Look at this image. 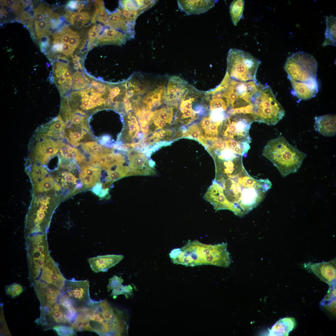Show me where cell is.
<instances>
[{
    "mask_svg": "<svg viewBox=\"0 0 336 336\" xmlns=\"http://www.w3.org/2000/svg\"><path fill=\"white\" fill-rule=\"evenodd\" d=\"M242 156L223 160L214 180L221 185L228 210L242 217L258 206L272 184L268 179L258 180L248 173Z\"/></svg>",
    "mask_w": 336,
    "mask_h": 336,
    "instance_id": "1",
    "label": "cell"
},
{
    "mask_svg": "<svg viewBox=\"0 0 336 336\" xmlns=\"http://www.w3.org/2000/svg\"><path fill=\"white\" fill-rule=\"evenodd\" d=\"M77 310L76 317L71 324L77 332L90 331L100 336H119L124 330L122 312L105 300L91 299L87 305Z\"/></svg>",
    "mask_w": 336,
    "mask_h": 336,
    "instance_id": "2",
    "label": "cell"
},
{
    "mask_svg": "<svg viewBox=\"0 0 336 336\" xmlns=\"http://www.w3.org/2000/svg\"><path fill=\"white\" fill-rule=\"evenodd\" d=\"M227 243L215 245L203 244L197 240L189 241L181 248L172 250L169 254L175 264L194 266L211 265L229 266L231 260Z\"/></svg>",
    "mask_w": 336,
    "mask_h": 336,
    "instance_id": "3",
    "label": "cell"
},
{
    "mask_svg": "<svg viewBox=\"0 0 336 336\" xmlns=\"http://www.w3.org/2000/svg\"><path fill=\"white\" fill-rule=\"evenodd\" d=\"M111 84L91 78L90 85L85 88L71 92L67 97L70 107L88 115L102 109L111 108L110 93Z\"/></svg>",
    "mask_w": 336,
    "mask_h": 336,
    "instance_id": "4",
    "label": "cell"
},
{
    "mask_svg": "<svg viewBox=\"0 0 336 336\" xmlns=\"http://www.w3.org/2000/svg\"><path fill=\"white\" fill-rule=\"evenodd\" d=\"M263 155L273 163L283 177L296 172L307 155L282 136L270 140L264 148Z\"/></svg>",
    "mask_w": 336,
    "mask_h": 336,
    "instance_id": "5",
    "label": "cell"
},
{
    "mask_svg": "<svg viewBox=\"0 0 336 336\" xmlns=\"http://www.w3.org/2000/svg\"><path fill=\"white\" fill-rule=\"evenodd\" d=\"M51 191L33 194L26 215L24 233L25 238L33 234L47 233L54 209L56 193Z\"/></svg>",
    "mask_w": 336,
    "mask_h": 336,
    "instance_id": "6",
    "label": "cell"
},
{
    "mask_svg": "<svg viewBox=\"0 0 336 336\" xmlns=\"http://www.w3.org/2000/svg\"><path fill=\"white\" fill-rule=\"evenodd\" d=\"M251 104L254 121L274 125L285 114V110L277 100L271 87L267 85L260 84L252 96Z\"/></svg>",
    "mask_w": 336,
    "mask_h": 336,
    "instance_id": "7",
    "label": "cell"
},
{
    "mask_svg": "<svg viewBox=\"0 0 336 336\" xmlns=\"http://www.w3.org/2000/svg\"><path fill=\"white\" fill-rule=\"evenodd\" d=\"M260 64L259 59L248 52L231 49L227 55L226 72L231 79L238 82L257 80L256 74Z\"/></svg>",
    "mask_w": 336,
    "mask_h": 336,
    "instance_id": "8",
    "label": "cell"
},
{
    "mask_svg": "<svg viewBox=\"0 0 336 336\" xmlns=\"http://www.w3.org/2000/svg\"><path fill=\"white\" fill-rule=\"evenodd\" d=\"M25 239L29 278L31 283L39 277L42 268L51 256L47 233L33 234Z\"/></svg>",
    "mask_w": 336,
    "mask_h": 336,
    "instance_id": "9",
    "label": "cell"
},
{
    "mask_svg": "<svg viewBox=\"0 0 336 336\" xmlns=\"http://www.w3.org/2000/svg\"><path fill=\"white\" fill-rule=\"evenodd\" d=\"M317 68V63L314 57L300 51L288 56L284 66L288 79L300 82L316 80Z\"/></svg>",
    "mask_w": 336,
    "mask_h": 336,
    "instance_id": "10",
    "label": "cell"
},
{
    "mask_svg": "<svg viewBox=\"0 0 336 336\" xmlns=\"http://www.w3.org/2000/svg\"><path fill=\"white\" fill-rule=\"evenodd\" d=\"M62 142L35 132L29 143L26 164L46 167L51 159L58 154Z\"/></svg>",
    "mask_w": 336,
    "mask_h": 336,
    "instance_id": "11",
    "label": "cell"
},
{
    "mask_svg": "<svg viewBox=\"0 0 336 336\" xmlns=\"http://www.w3.org/2000/svg\"><path fill=\"white\" fill-rule=\"evenodd\" d=\"M40 316L35 322L46 330L57 325L71 326L77 314L75 308L67 307L58 302L51 306L40 307Z\"/></svg>",
    "mask_w": 336,
    "mask_h": 336,
    "instance_id": "12",
    "label": "cell"
},
{
    "mask_svg": "<svg viewBox=\"0 0 336 336\" xmlns=\"http://www.w3.org/2000/svg\"><path fill=\"white\" fill-rule=\"evenodd\" d=\"M66 280L51 256L42 268L39 277L31 284L34 290L52 287L62 290Z\"/></svg>",
    "mask_w": 336,
    "mask_h": 336,
    "instance_id": "13",
    "label": "cell"
},
{
    "mask_svg": "<svg viewBox=\"0 0 336 336\" xmlns=\"http://www.w3.org/2000/svg\"><path fill=\"white\" fill-rule=\"evenodd\" d=\"M88 280H66L62 293L66 296L77 309L87 305L91 299Z\"/></svg>",
    "mask_w": 336,
    "mask_h": 336,
    "instance_id": "14",
    "label": "cell"
},
{
    "mask_svg": "<svg viewBox=\"0 0 336 336\" xmlns=\"http://www.w3.org/2000/svg\"><path fill=\"white\" fill-rule=\"evenodd\" d=\"M53 79L62 96L71 90L73 86V74L68 67L66 58H58L53 63Z\"/></svg>",
    "mask_w": 336,
    "mask_h": 336,
    "instance_id": "15",
    "label": "cell"
},
{
    "mask_svg": "<svg viewBox=\"0 0 336 336\" xmlns=\"http://www.w3.org/2000/svg\"><path fill=\"white\" fill-rule=\"evenodd\" d=\"M187 84L177 76L170 77L166 90L165 101L171 106H177L178 103L186 94Z\"/></svg>",
    "mask_w": 336,
    "mask_h": 336,
    "instance_id": "16",
    "label": "cell"
},
{
    "mask_svg": "<svg viewBox=\"0 0 336 336\" xmlns=\"http://www.w3.org/2000/svg\"><path fill=\"white\" fill-rule=\"evenodd\" d=\"M58 156L59 166L65 169H68L74 164H85L86 161L85 156L77 149L71 147L63 141Z\"/></svg>",
    "mask_w": 336,
    "mask_h": 336,
    "instance_id": "17",
    "label": "cell"
},
{
    "mask_svg": "<svg viewBox=\"0 0 336 336\" xmlns=\"http://www.w3.org/2000/svg\"><path fill=\"white\" fill-rule=\"evenodd\" d=\"M304 267L329 285L336 281L335 259L328 262L315 263H309L305 264Z\"/></svg>",
    "mask_w": 336,
    "mask_h": 336,
    "instance_id": "18",
    "label": "cell"
},
{
    "mask_svg": "<svg viewBox=\"0 0 336 336\" xmlns=\"http://www.w3.org/2000/svg\"><path fill=\"white\" fill-rule=\"evenodd\" d=\"M122 255L109 254L98 256L88 259L90 267L95 273L106 272L124 258Z\"/></svg>",
    "mask_w": 336,
    "mask_h": 336,
    "instance_id": "19",
    "label": "cell"
},
{
    "mask_svg": "<svg viewBox=\"0 0 336 336\" xmlns=\"http://www.w3.org/2000/svg\"><path fill=\"white\" fill-rule=\"evenodd\" d=\"M292 88V94L300 100H306L314 97L318 91L317 80L308 82H300L290 80Z\"/></svg>",
    "mask_w": 336,
    "mask_h": 336,
    "instance_id": "20",
    "label": "cell"
},
{
    "mask_svg": "<svg viewBox=\"0 0 336 336\" xmlns=\"http://www.w3.org/2000/svg\"><path fill=\"white\" fill-rule=\"evenodd\" d=\"M66 125L58 116L41 125L35 132L48 137L60 139L64 138Z\"/></svg>",
    "mask_w": 336,
    "mask_h": 336,
    "instance_id": "21",
    "label": "cell"
},
{
    "mask_svg": "<svg viewBox=\"0 0 336 336\" xmlns=\"http://www.w3.org/2000/svg\"><path fill=\"white\" fill-rule=\"evenodd\" d=\"M216 0H178L180 9L189 15L199 14L206 12L213 7Z\"/></svg>",
    "mask_w": 336,
    "mask_h": 336,
    "instance_id": "22",
    "label": "cell"
},
{
    "mask_svg": "<svg viewBox=\"0 0 336 336\" xmlns=\"http://www.w3.org/2000/svg\"><path fill=\"white\" fill-rule=\"evenodd\" d=\"M315 120L314 127L316 132L324 136H335V115L328 114L317 116L315 117Z\"/></svg>",
    "mask_w": 336,
    "mask_h": 336,
    "instance_id": "23",
    "label": "cell"
},
{
    "mask_svg": "<svg viewBox=\"0 0 336 336\" xmlns=\"http://www.w3.org/2000/svg\"><path fill=\"white\" fill-rule=\"evenodd\" d=\"M129 167L131 175H149L154 174L146 157L141 153H135L129 156Z\"/></svg>",
    "mask_w": 336,
    "mask_h": 336,
    "instance_id": "24",
    "label": "cell"
},
{
    "mask_svg": "<svg viewBox=\"0 0 336 336\" xmlns=\"http://www.w3.org/2000/svg\"><path fill=\"white\" fill-rule=\"evenodd\" d=\"M128 38L126 34L114 28H106L99 36L96 44H113L120 45L124 44Z\"/></svg>",
    "mask_w": 336,
    "mask_h": 336,
    "instance_id": "25",
    "label": "cell"
},
{
    "mask_svg": "<svg viewBox=\"0 0 336 336\" xmlns=\"http://www.w3.org/2000/svg\"><path fill=\"white\" fill-rule=\"evenodd\" d=\"M296 323L294 318L285 317L277 321L269 330V336H288L295 328Z\"/></svg>",
    "mask_w": 336,
    "mask_h": 336,
    "instance_id": "26",
    "label": "cell"
},
{
    "mask_svg": "<svg viewBox=\"0 0 336 336\" xmlns=\"http://www.w3.org/2000/svg\"><path fill=\"white\" fill-rule=\"evenodd\" d=\"M32 185L33 194L51 191L58 192L62 189L60 184L50 174L41 181Z\"/></svg>",
    "mask_w": 336,
    "mask_h": 336,
    "instance_id": "27",
    "label": "cell"
},
{
    "mask_svg": "<svg viewBox=\"0 0 336 336\" xmlns=\"http://www.w3.org/2000/svg\"><path fill=\"white\" fill-rule=\"evenodd\" d=\"M26 172L32 185L44 179L49 175V170L45 166L35 164H26Z\"/></svg>",
    "mask_w": 336,
    "mask_h": 336,
    "instance_id": "28",
    "label": "cell"
},
{
    "mask_svg": "<svg viewBox=\"0 0 336 336\" xmlns=\"http://www.w3.org/2000/svg\"><path fill=\"white\" fill-rule=\"evenodd\" d=\"M108 26L127 33L129 37L132 36V34L134 35V28L126 22L117 11L109 16Z\"/></svg>",
    "mask_w": 336,
    "mask_h": 336,
    "instance_id": "29",
    "label": "cell"
},
{
    "mask_svg": "<svg viewBox=\"0 0 336 336\" xmlns=\"http://www.w3.org/2000/svg\"><path fill=\"white\" fill-rule=\"evenodd\" d=\"M326 28L324 33L325 40L323 46L328 45L336 46V17L333 15L325 16Z\"/></svg>",
    "mask_w": 336,
    "mask_h": 336,
    "instance_id": "30",
    "label": "cell"
},
{
    "mask_svg": "<svg viewBox=\"0 0 336 336\" xmlns=\"http://www.w3.org/2000/svg\"><path fill=\"white\" fill-rule=\"evenodd\" d=\"M84 151L91 155H99L113 152V149L108 148L95 141H89L81 145Z\"/></svg>",
    "mask_w": 336,
    "mask_h": 336,
    "instance_id": "31",
    "label": "cell"
},
{
    "mask_svg": "<svg viewBox=\"0 0 336 336\" xmlns=\"http://www.w3.org/2000/svg\"><path fill=\"white\" fill-rule=\"evenodd\" d=\"M95 12L92 18L91 22L95 23L98 21L106 25H109V15L105 11L103 1L96 0L94 2Z\"/></svg>",
    "mask_w": 336,
    "mask_h": 336,
    "instance_id": "32",
    "label": "cell"
},
{
    "mask_svg": "<svg viewBox=\"0 0 336 336\" xmlns=\"http://www.w3.org/2000/svg\"><path fill=\"white\" fill-rule=\"evenodd\" d=\"M65 16L72 24L81 26L87 23L90 18L89 14L86 12H69L66 13Z\"/></svg>",
    "mask_w": 336,
    "mask_h": 336,
    "instance_id": "33",
    "label": "cell"
},
{
    "mask_svg": "<svg viewBox=\"0 0 336 336\" xmlns=\"http://www.w3.org/2000/svg\"><path fill=\"white\" fill-rule=\"evenodd\" d=\"M244 6L243 0H234L230 5V13L233 23L236 26L242 17Z\"/></svg>",
    "mask_w": 336,
    "mask_h": 336,
    "instance_id": "34",
    "label": "cell"
},
{
    "mask_svg": "<svg viewBox=\"0 0 336 336\" xmlns=\"http://www.w3.org/2000/svg\"><path fill=\"white\" fill-rule=\"evenodd\" d=\"M173 107L165 106L151 112L150 120L151 119H160L170 124L173 119Z\"/></svg>",
    "mask_w": 336,
    "mask_h": 336,
    "instance_id": "35",
    "label": "cell"
},
{
    "mask_svg": "<svg viewBox=\"0 0 336 336\" xmlns=\"http://www.w3.org/2000/svg\"><path fill=\"white\" fill-rule=\"evenodd\" d=\"M107 180L111 182L117 181L126 176L130 175L131 171L129 167L124 165L118 166L112 170L106 171Z\"/></svg>",
    "mask_w": 336,
    "mask_h": 336,
    "instance_id": "36",
    "label": "cell"
},
{
    "mask_svg": "<svg viewBox=\"0 0 336 336\" xmlns=\"http://www.w3.org/2000/svg\"><path fill=\"white\" fill-rule=\"evenodd\" d=\"M128 131L127 139L131 140L134 138L139 131L138 123L136 118L131 113H129L127 117Z\"/></svg>",
    "mask_w": 336,
    "mask_h": 336,
    "instance_id": "37",
    "label": "cell"
},
{
    "mask_svg": "<svg viewBox=\"0 0 336 336\" xmlns=\"http://www.w3.org/2000/svg\"><path fill=\"white\" fill-rule=\"evenodd\" d=\"M81 172L89 175L99 181H100L101 175V168L87 165H83L80 168Z\"/></svg>",
    "mask_w": 336,
    "mask_h": 336,
    "instance_id": "38",
    "label": "cell"
},
{
    "mask_svg": "<svg viewBox=\"0 0 336 336\" xmlns=\"http://www.w3.org/2000/svg\"><path fill=\"white\" fill-rule=\"evenodd\" d=\"M59 336H74L77 335V332L71 326L65 325H57L52 328Z\"/></svg>",
    "mask_w": 336,
    "mask_h": 336,
    "instance_id": "39",
    "label": "cell"
},
{
    "mask_svg": "<svg viewBox=\"0 0 336 336\" xmlns=\"http://www.w3.org/2000/svg\"><path fill=\"white\" fill-rule=\"evenodd\" d=\"M329 285V289L327 294L320 303V306L328 304L336 300V281Z\"/></svg>",
    "mask_w": 336,
    "mask_h": 336,
    "instance_id": "40",
    "label": "cell"
},
{
    "mask_svg": "<svg viewBox=\"0 0 336 336\" xmlns=\"http://www.w3.org/2000/svg\"><path fill=\"white\" fill-rule=\"evenodd\" d=\"M103 29V26L99 24L93 26L88 32L89 42L88 48H89L94 41L97 39L100 33Z\"/></svg>",
    "mask_w": 336,
    "mask_h": 336,
    "instance_id": "41",
    "label": "cell"
},
{
    "mask_svg": "<svg viewBox=\"0 0 336 336\" xmlns=\"http://www.w3.org/2000/svg\"><path fill=\"white\" fill-rule=\"evenodd\" d=\"M24 291L23 287L21 285L14 283L6 287L5 291L7 295L15 297L20 295Z\"/></svg>",
    "mask_w": 336,
    "mask_h": 336,
    "instance_id": "42",
    "label": "cell"
},
{
    "mask_svg": "<svg viewBox=\"0 0 336 336\" xmlns=\"http://www.w3.org/2000/svg\"><path fill=\"white\" fill-rule=\"evenodd\" d=\"M209 107L212 111L218 110L224 111L227 109L226 102L223 99H212L210 102Z\"/></svg>",
    "mask_w": 336,
    "mask_h": 336,
    "instance_id": "43",
    "label": "cell"
},
{
    "mask_svg": "<svg viewBox=\"0 0 336 336\" xmlns=\"http://www.w3.org/2000/svg\"><path fill=\"white\" fill-rule=\"evenodd\" d=\"M35 23L38 40L49 29L50 26V24L49 20L46 19L38 22H35Z\"/></svg>",
    "mask_w": 336,
    "mask_h": 336,
    "instance_id": "44",
    "label": "cell"
},
{
    "mask_svg": "<svg viewBox=\"0 0 336 336\" xmlns=\"http://www.w3.org/2000/svg\"><path fill=\"white\" fill-rule=\"evenodd\" d=\"M202 135L198 125L195 124L189 127L183 136L191 137L192 138L198 140Z\"/></svg>",
    "mask_w": 336,
    "mask_h": 336,
    "instance_id": "45",
    "label": "cell"
},
{
    "mask_svg": "<svg viewBox=\"0 0 336 336\" xmlns=\"http://www.w3.org/2000/svg\"><path fill=\"white\" fill-rule=\"evenodd\" d=\"M121 5L122 7L128 10H140L142 12L139 0H123L121 1Z\"/></svg>",
    "mask_w": 336,
    "mask_h": 336,
    "instance_id": "46",
    "label": "cell"
},
{
    "mask_svg": "<svg viewBox=\"0 0 336 336\" xmlns=\"http://www.w3.org/2000/svg\"><path fill=\"white\" fill-rule=\"evenodd\" d=\"M79 178L83 185L86 188L93 187L99 181L81 172Z\"/></svg>",
    "mask_w": 336,
    "mask_h": 336,
    "instance_id": "47",
    "label": "cell"
},
{
    "mask_svg": "<svg viewBox=\"0 0 336 336\" xmlns=\"http://www.w3.org/2000/svg\"><path fill=\"white\" fill-rule=\"evenodd\" d=\"M20 19L22 24L28 27L31 32V35L32 30L33 18H31L29 12H23L20 16Z\"/></svg>",
    "mask_w": 336,
    "mask_h": 336,
    "instance_id": "48",
    "label": "cell"
},
{
    "mask_svg": "<svg viewBox=\"0 0 336 336\" xmlns=\"http://www.w3.org/2000/svg\"><path fill=\"white\" fill-rule=\"evenodd\" d=\"M323 310L331 318L335 317L336 300L325 305L321 306Z\"/></svg>",
    "mask_w": 336,
    "mask_h": 336,
    "instance_id": "49",
    "label": "cell"
},
{
    "mask_svg": "<svg viewBox=\"0 0 336 336\" xmlns=\"http://www.w3.org/2000/svg\"><path fill=\"white\" fill-rule=\"evenodd\" d=\"M123 282V280L121 277L114 275L109 279V283L107 286L108 291H110L115 288L121 284Z\"/></svg>",
    "mask_w": 336,
    "mask_h": 336,
    "instance_id": "50",
    "label": "cell"
},
{
    "mask_svg": "<svg viewBox=\"0 0 336 336\" xmlns=\"http://www.w3.org/2000/svg\"><path fill=\"white\" fill-rule=\"evenodd\" d=\"M172 133V132L171 130L162 129L155 132L151 137L156 139L159 141L160 139H164L167 137L170 136Z\"/></svg>",
    "mask_w": 336,
    "mask_h": 336,
    "instance_id": "51",
    "label": "cell"
},
{
    "mask_svg": "<svg viewBox=\"0 0 336 336\" xmlns=\"http://www.w3.org/2000/svg\"><path fill=\"white\" fill-rule=\"evenodd\" d=\"M194 100L195 98L194 97H190L189 99H185L183 97L181 100L180 105V110L192 109V102Z\"/></svg>",
    "mask_w": 336,
    "mask_h": 336,
    "instance_id": "52",
    "label": "cell"
},
{
    "mask_svg": "<svg viewBox=\"0 0 336 336\" xmlns=\"http://www.w3.org/2000/svg\"><path fill=\"white\" fill-rule=\"evenodd\" d=\"M80 43V38L79 34L73 31L68 44L75 49L78 47Z\"/></svg>",
    "mask_w": 336,
    "mask_h": 336,
    "instance_id": "53",
    "label": "cell"
},
{
    "mask_svg": "<svg viewBox=\"0 0 336 336\" xmlns=\"http://www.w3.org/2000/svg\"><path fill=\"white\" fill-rule=\"evenodd\" d=\"M180 110L182 113V119L190 118L191 121H192L195 119L196 112L193 109H185Z\"/></svg>",
    "mask_w": 336,
    "mask_h": 336,
    "instance_id": "54",
    "label": "cell"
},
{
    "mask_svg": "<svg viewBox=\"0 0 336 336\" xmlns=\"http://www.w3.org/2000/svg\"><path fill=\"white\" fill-rule=\"evenodd\" d=\"M75 50L68 44H63L61 53H62L66 56L72 57Z\"/></svg>",
    "mask_w": 336,
    "mask_h": 336,
    "instance_id": "55",
    "label": "cell"
},
{
    "mask_svg": "<svg viewBox=\"0 0 336 336\" xmlns=\"http://www.w3.org/2000/svg\"><path fill=\"white\" fill-rule=\"evenodd\" d=\"M212 122L210 116L205 117L202 119L200 124L202 128L205 130L208 128L212 123Z\"/></svg>",
    "mask_w": 336,
    "mask_h": 336,
    "instance_id": "56",
    "label": "cell"
},
{
    "mask_svg": "<svg viewBox=\"0 0 336 336\" xmlns=\"http://www.w3.org/2000/svg\"><path fill=\"white\" fill-rule=\"evenodd\" d=\"M103 184L101 182H97L92 188L91 191L95 194L98 195L102 190Z\"/></svg>",
    "mask_w": 336,
    "mask_h": 336,
    "instance_id": "57",
    "label": "cell"
},
{
    "mask_svg": "<svg viewBox=\"0 0 336 336\" xmlns=\"http://www.w3.org/2000/svg\"><path fill=\"white\" fill-rule=\"evenodd\" d=\"M34 12L35 15L34 19L35 22H38L43 20L44 17V12L40 11H34Z\"/></svg>",
    "mask_w": 336,
    "mask_h": 336,
    "instance_id": "58",
    "label": "cell"
},
{
    "mask_svg": "<svg viewBox=\"0 0 336 336\" xmlns=\"http://www.w3.org/2000/svg\"><path fill=\"white\" fill-rule=\"evenodd\" d=\"M63 44L59 43H57L54 44L52 47V50L54 52H61Z\"/></svg>",
    "mask_w": 336,
    "mask_h": 336,
    "instance_id": "59",
    "label": "cell"
},
{
    "mask_svg": "<svg viewBox=\"0 0 336 336\" xmlns=\"http://www.w3.org/2000/svg\"><path fill=\"white\" fill-rule=\"evenodd\" d=\"M66 6L71 10H77V4L76 0L69 1L66 4Z\"/></svg>",
    "mask_w": 336,
    "mask_h": 336,
    "instance_id": "60",
    "label": "cell"
},
{
    "mask_svg": "<svg viewBox=\"0 0 336 336\" xmlns=\"http://www.w3.org/2000/svg\"><path fill=\"white\" fill-rule=\"evenodd\" d=\"M38 40H39V44L45 43L49 42L50 39L48 35H43L40 37Z\"/></svg>",
    "mask_w": 336,
    "mask_h": 336,
    "instance_id": "61",
    "label": "cell"
},
{
    "mask_svg": "<svg viewBox=\"0 0 336 336\" xmlns=\"http://www.w3.org/2000/svg\"><path fill=\"white\" fill-rule=\"evenodd\" d=\"M109 194V189L108 188L103 189L101 190L98 196L101 198H105Z\"/></svg>",
    "mask_w": 336,
    "mask_h": 336,
    "instance_id": "62",
    "label": "cell"
},
{
    "mask_svg": "<svg viewBox=\"0 0 336 336\" xmlns=\"http://www.w3.org/2000/svg\"><path fill=\"white\" fill-rule=\"evenodd\" d=\"M21 2L24 5L26 6L31 4L32 1L31 0H21Z\"/></svg>",
    "mask_w": 336,
    "mask_h": 336,
    "instance_id": "63",
    "label": "cell"
},
{
    "mask_svg": "<svg viewBox=\"0 0 336 336\" xmlns=\"http://www.w3.org/2000/svg\"><path fill=\"white\" fill-rule=\"evenodd\" d=\"M83 185L81 183H79L76 184V189H79L81 188Z\"/></svg>",
    "mask_w": 336,
    "mask_h": 336,
    "instance_id": "64",
    "label": "cell"
}]
</instances>
